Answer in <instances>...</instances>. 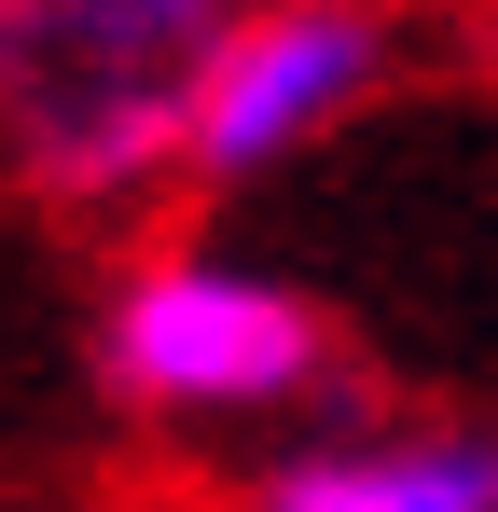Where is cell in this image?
Returning a JSON list of instances; mask_svg holds the SVG:
<instances>
[{
    "label": "cell",
    "mask_w": 498,
    "mask_h": 512,
    "mask_svg": "<svg viewBox=\"0 0 498 512\" xmlns=\"http://www.w3.org/2000/svg\"><path fill=\"white\" fill-rule=\"evenodd\" d=\"M180 70L111 0H0V111L56 194H125L180 167Z\"/></svg>",
    "instance_id": "2"
},
{
    "label": "cell",
    "mask_w": 498,
    "mask_h": 512,
    "mask_svg": "<svg viewBox=\"0 0 498 512\" xmlns=\"http://www.w3.org/2000/svg\"><path fill=\"white\" fill-rule=\"evenodd\" d=\"M111 14H125V28H153L166 56H208V42H222L236 14H263V0H111Z\"/></svg>",
    "instance_id": "5"
},
{
    "label": "cell",
    "mask_w": 498,
    "mask_h": 512,
    "mask_svg": "<svg viewBox=\"0 0 498 512\" xmlns=\"http://www.w3.org/2000/svg\"><path fill=\"white\" fill-rule=\"evenodd\" d=\"M97 374L139 416H263L332 374V319L291 277H249L222 250H153L97 319Z\"/></svg>",
    "instance_id": "1"
},
{
    "label": "cell",
    "mask_w": 498,
    "mask_h": 512,
    "mask_svg": "<svg viewBox=\"0 0 498 512\" xmlns=\"http://www.w3.org/2000/svg\"><path fill=\"white\" fill-rule=\"evenodd\" d=\"M249 512H498V429H388V443H291Z\"/></svg>",
    "instance_id": "4"
},
{
    "label": "cell",
    "mask_w": 498,
    "mask_h": 512,
    "mask_svg": "<svg viewBox=\"0 0 498 512\" xmlns=\"http://www.w3.org/2000/svg\"><path fill=\"white\" fill-rule=\"evenodd\" d=\"M388 56H402V14L388 0H263V14H236L180 70V167L194 180L291 167L319 125H346L360 97L388 84Z\"/></svg>",
    "instance_id": "3"
}]
</instances>
